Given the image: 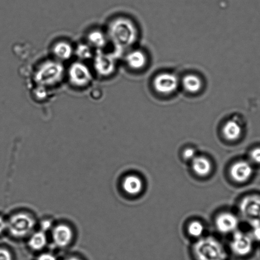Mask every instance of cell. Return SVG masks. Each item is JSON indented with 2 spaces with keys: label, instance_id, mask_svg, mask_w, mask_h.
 <instances>
[{
  "label": "cell",
  "instance_id": "obj_1",
  "mask_svg": "<svg viewBox=\"0 0 260 260\" xmlns=\"http://www.w3.org/2000/svg\"><path fill=\"white\" fill-rule=\"evenodd\" d=\"M108 25V36L119 47H126L134 44L137 39L136 25L124 17L114 18Z\"/></svg>",
  "mask_w": 260,
  "mask_h": 260
},
{
  "label": "cell",
  "instance_id": "obj_2",
  "mask_svg": "<svg viewBox=\"0 0 260 260\" xmlns=\"http://www.w3.org/2000/svg\"><path fill=\"white\" fill-rule=\"evenodd\" d=\"M198 260H225L226 253L220 242L212 237L201 238L193 246Z\"/></svg>",
  "mask_w": 260,
  "mask_h": 260
},
{
  "label": "cell",
  "instance_id": "obj_3",
  "mask_svg": "<svg viewBox=\"0 0 260 260\" xmlns=\"http://www.w3.org/2000/svg\"><path fill=\"white\" fill-rule=\"evenodd\" d=\"M63 75L62 66L56 60H47L35 71L36 81L42 85H54L60 82Z\"/></svg>",
  "mask_w": 260,
  "mask_h": 260
},
{
  "label": "cell",
  "instance_id": "obj_4",
  "mask_svg": "<svg viewBox=\"0 0 260 260\" xmlns=\"http://www.w3.org/2000/svg\"><path fill=\"white\" fill-rule=\"evenodd\" d=\"M35 225V219L24 213L15 214L7 221V230L16 238H23L29 235Z\"/></svg>",
  "mask_w": 260,
  "mask_h": 260
},
{
  "label": "cell",
  "instance_id": "obj_5",
  "mask_svg": "<svg viewBox=\"0 0 260 260\" xmlns=\"http://www.w3.org/2000/svg\"><path fill=\"white\" fill-rule=\"evenodd\" d=\"M67 75L69 82L74 87L85 88L92 82V73L82 62L73 63L69 68Z\"/></svg>",
  "mask_w": 260,
  "mask_h": 260
},
{
  "label": "cell",
  "instance_id": "obj_6",
  "mask_svg": "<svg viewBox=\"0 0 260 260\" xmlns=\"http://www.w3.org/2000/svg\"><path fill=\"white\" fill-rule=\"evenodd\" d=\"M180 81L174 73L164 72L158 74L153 80V87L157 93L163 95H172L177 91Z\"/></svg>",
  "mask_w": 260,
  "mask_h": 260
},
{
  "label": "cell",
  "instance_id": "obj_7",
  "mask_svg": "<svg viewBox=\"0 0 260 260\" xmlns=\"http://www.w3.org/2000/svg\"><path fill=\"white\" fill-rule=\"evenodd\" d=\"M232 250L237 255L244 256L251 253L253 247L252 236L241 231L234 233L231 244Z\"/></svg>",
  "mask_w": 260,
  "mask_h": 260
},
{
  "label": "cell",
  "instance_id": "obj_8",
  "mask_svg": "<svg viewBox=\"0 0 260 260\" xmlns=\"http://www.w3.org/2000/svg\"><path fill=\"white\" fill-rule=\"evenodd\" d=\"M239 210L242 215L250 220H260V196L252 194L246 196L241 201Z\"/></svg>",
  "mask_w": 260,
  "mask_h": 260
},
{
  "label": "cell",
  "instance_id": "obj_9",
  "mask_svg": "<svg viewBox=\"0 0 260 260\" xmlns=\"http://www.w3.org/2000/svg\"><path fill=\"white\" fill-rule=\"evenodd\" d=\"M253 172V167L251 162L247 160H240L232 166L230 174L236 182L243 183L250 179Z\"/></svg>",
  "mask_w": 260,
  "mask_h": 260
},
{
  "label": "cell",
  "instance_id": "obj_10",
  "mask_svg": "<svg viewBox=\"0 0 260 260\" xmlns=\"http://www.w3.org/2000/svg\"><path fill=\"white\" fill-rule=\"evenodd\" d=\"M239 221L238 217L233 213L224 212L217 216L215 220V225L218 231L223 234L233 233L238 229Z\"/></svg>",
  "mask_w": 260,
  "mask_h": 260
},
{
  "label": "cell",
  "instance_id": "obj_11",
  "mask_svg": "<svg viewBox=\"0 0 260 260\" xmlns=\"http://www.w3.org/2000/svg\"><path fill=\"white\" fill-rule=\"evenodd\" d=\"M115 60L111 55L105 53H99L94 60V70L99 75L107 77L110 75L115 69Z\"/></svg>",
  "mask_w": 260,
  "mask_h": 260
},
{
  "label": "cell",
  "instance_id": "obj_12",
  "mask_svg": "<svg viewBox=\"0 0 260 260\" xmlns=\"http://www.w3.org/2000/svg\"><path fill=\"white\" fill-rule=\"evenodd\" d=\"M52 238L56 246L59 248H65L72 242L73 231L70 226L60 224L53 228Z\"/></svg>",
  "mask_w": 260,
  "mask_h": 260
},
{
  "label": "cell",
  "instance_id": "obj_13",
  "mask_svg": "<svg viewBox=\"0 0 260 260\" xmlns=\"http://www.w3.org/2000/svg\"><path fill=\"white\" fill-rule=\"evenodd\" d=\"M222 132L224 137L229 141L238 140L243 134V125L238 117H233L224 124Z\"/></svg>",
  "mask_w": 260,
  "mask_h": 260
},
{
  "label": "cell",
  "instance_id": "obj_14",
  "mask_svg": "<svg viewBox=\"0 0 260 260\" xmlns=\"http://www.w3.org/2000/svg\"><path fill=\"white\" fill-rule=\"evenodd\" d=\"M125 62L131 70L140 71L146 66L147 57L145 53L141 50H133L126 55Z\"/></svg>",
  "mask_w": 260,
  "mask_h": 260
},
{
  "label": "cell",
  "instance_id": "obj_15",
  "mask_svg": "<svg viewBox=\"0 0 260 260\" xmlns=\"http://www.w3.org/2000/svg\"><path fill=\"white\" fill-rule=\"evenodd\" d=\"M52 52L58 62L68 60L72 57L74 53L73 48L70 43L66 41H60L53 45Z\"/></svg>",
  "mask_w": 260,
  "mask_h": 260
},
{
  "label": "cell",
  "instance_id": "obj_16",
  "mask_svg": "<svg viewBox=\"0 0 260 260\" xmlns=\"http://www.w3.org/2000/svg\"><path fill=\"white\" fill-rule=\"evenodd\" d=\"M122 186L124 192L128 194L136 196L142 192L144 184L141 178L138 176L130 175L124 178Z\"/></svg>",
  "mask_w": 260,
  "mask_h": 260
},
{
  "label": "cell",
  "instance_id": "obj_17",
  "mask_svg": "<svg viewBox=\"0 0 260 260\" xmlns=\"http://www.w3.org/2000/svg\"><path fill=\"white\" fill-rule=\"evenodd\" d=\"M192 169L200 177H206L212 170V165L207 157L196 156L192 160Z\"/></svg>",
  "mask_w": 260,
  "mask_h": 260
},
{
  "label": "cell",
  "instance_id": "obj_18",
  "mask_svg": "<svg viewBox=\"0 0 260 260\" xmlns=\"http://www.w3.org/2000/svg\"><path fill=\"white\" fill-rule=\"evenodd\" d=\"M182 84L185 90L190 93L200 92L203 88L202 79L194 74H188L182 79Z\"/></svg>",
  "mask_w": 260,
  "mask_h": 260
},
{
  "label": "cell",
  "instance_id": "obj_19",
  "mask_svg": "<svg viewBox=\"0 0 260 260\" xmlns=\"http://www.w3.org/2000/svg\"><path fill=\"white\" fill-rule=\"evenodd\" d=\"M108 37V34H104L101 30H93L88 34V45L91 48H101L105 47Z\"/></svg>",
  "mask_w": 260,
  "mask_h": 260
},
{
  "label": "cell",
  "instance_id": "obj_20",
  "mask_svg": "<svg viewBox=\"0 0 260 260\" xmlns=\"http://www.w3.org/2000/svg\"><path fill=\"white\" fill-rule=\"evenodd\" d=\"M47 243V236L44 232H37L30 236L28 244L32 250L40 251L45 248Z\"/></svg>",
  "mask_w": 260,
  "mask_h": 260
},
{
  "label": "cell",
  "instance_id": "obj_21",
  "mask_svg": "<svg viewBox=\"0 0 260 260\" xmlns=\"http://www.w3.org/2000/svg\"><path fill=\"white\" fill-rule=\"evenodd\" d=\"M188 232L193 238H201L205 232V226L199 221H193L189 224Z\"/></svg>",
  "mask_w": 260,
  "mask_h": 260
},
{
  "label": "cell",
  "instance_id": "obj_22",
  "mask_svg": "<svg viewBox=\"0 0 260 260\" xmlns=\"http://www.w3.org/2000/svg\"><path fill=\"white\" fill-rule=\"evenodd\" d=\"M250 225L252 228V238L254 240L260 241V220L252 219L250 220Z\"/></svg>",
  "mask_w": 260,
  "mask_h": 260
},
{
  "label": "cell",
  "instance_id": "obj_23",
  "mask_svg": "<svg viewBox=\"0 0 260 260\" xmlns=\"http://www.w3.org/2000/svg\"><path fill=\"white\" fill-rule=\"evenodd\" d=\"M91 47L89 45L79 46L77 50L79 57L81 58H87L91 56L90 48Z\"/></svg>",
  "mask_w": 260,
  "mask_h": 260
},
{
  "label": "cell",
  "instance_id": "obj_24",
  "mask_svg": "<svg viewBox=\"0 0 260 260\" xmlns=\"http://www.w3.org/2000/svg\"><path fill=\"white\" fill-rule=\"evenodd\" d=\"M249 156L254 164L260 165V147L254 148L249 154Z\"/></svg>",
  "mask_w": 260,
  "mask_h": 260
},
{
  "label": "cell",
  "instance_id": "obj_25",
  "mask_svg": "<svg viewBox=\"0 0 260 260\" xmlns=\"http://www.w3.org/2000/svg\"><path fill=\"white\" fill-rule=\"evenodd\" d=\"M183 156L185 159L192 160L193 158L196 157V150L191 147L187 148L183 151Z\"/></svg>",
  "mask_w": 260,
  "mask_h": 260
},
{
  "label": "cell",
  "instance_id": "obj_26",
  "mask_svg": "<svg viewBox=\"0 0 260 260\" xmlns=\"http://www.w3.org/2000/svg\"><path fill=\"white\" fill-rule=\"evenodd\" d=\"M12 255L10 252L4 248H0V260H12Z\"/></svg>",
  "mask_w": 260,
  "mask_h": 260
},
{
  "label": "cell",
  "instance_id": "obj_27",
  "mask_svg": "<svg viewBox=\"0 0 260 260\" xmlns=\"http://www.w3.org/2000/svg\"><path fill=\"white\" fill-rule=\"evenodd\" d=\"M52 221L49 220L43 221L42 224H41V228H42V231L45 232L50 230L52 229Z\"/></svg>",
  "mask_w": 260,
  "mask_h": 260
},
{
  "label": "cell",
  "instance_id": "obj_28",
  "mask_svg": "<svg viewBox=\"0 0 260 260\" xmlns=\"http://www.w3.org/2000/svg\"><path fill=\"white\" fill-rule=\"evenodd\" d=\"M37 260H57L53 254L50 253H43L38 257Z\"/></svg>",
  "mask_w": 260,
  "mask_h": 260
},
{
  "label": "cell",
  "instance_id": "obj_29",
  "mask_svg": "<svg viewBox=\"0 0 260 260\" xmlns=\"http://www.w3.org/2000/svg\"><path fill=\"white\" fill-rule=\"evenodd\" d=\"M7 229V221L4 218L0 216V234H2Z\"/></svg>",
  "mask_w": 260,
  "mask_h": 260
},
{
  "label": "cell",
  "instance_id": "obj_30",
  "mask_svg": "<svg viewBox=\"0 0 260 260\" xmlns=\"http://www.w3.org/2000/svg\"><path fill=\"white\" fill-rule=\"evenodd\" d=\"M64 260H81V259H79L78 258H76V257H71V258H69L66 259Z\"/></svg>",
  "mask_w": 260,
  "mask_h": 260
}]
</instances>
